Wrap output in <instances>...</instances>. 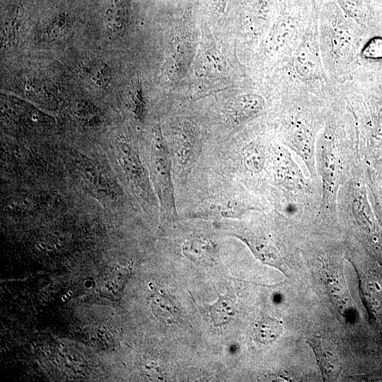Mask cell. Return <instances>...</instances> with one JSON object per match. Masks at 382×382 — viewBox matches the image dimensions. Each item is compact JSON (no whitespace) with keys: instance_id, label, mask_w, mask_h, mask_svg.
<instances>
[{"instance_id":"7402d4cb","label":"cell","mask_w":382,"mask_h":382,"mask_svg":"<svg viewBox=\"0 0 382 382\" xmlns=\"http://www.w3.org/2000/svg\"><path fill=\"white\" fill-rule=\"evenodd\" d=\"M337 5L351 20L358 23H363L364 11L360 0H337Z\"/></svg>"},{"instance_id":"9c48e42d","label":"cell","mask_w":382,"mask_h":382,"mask_svg":"<svg viewBox=\"0 0 382 382\" xmlns=\"http://www.w3.org/2000/svg\"><path fill=\"white\" fill-rule=\"evenodd\" d=\"M265 99L256 93H245L236 97L227 108V116L234 124L246 122L263 110Z\"/></svg>"},{"instance_id":"6da1fadb","label":"cell","mask_w":382,"mask_h":382,"mask_svg":"<svg viewBox=\"0 0 382 382\" xmlns=\"http://www.w3.org/2000/svg\"><path fill=\"white\" fill-rule=\"evenodd\" d=\"M354 22L339 6L326 4L318 21L319 43L322 61L330 81H338L349 71L355 54Z\"/></svg>"},{"instance_id":"2e32d148","label":"cell","mask_w":382,"mask_h":382,"mask_svg":"<svg viewBox=\"0 0 382 382\" xmlns=\"http://www.w3.org/2000/svg\"><path fill=\"white\" fill-rule=\"evenodd\" d=\"M192 130H183L178 137L175 158L183 167L190 166L197 153V137Z\"/></svg>"},{"instance_id":"5bb4252c","label":"cell","mask_w":382,"mask_h":382,"mask_svg":"<svg viewBox=\"0 0 382 382\" xmlns=\"http://www.w3.org/2000/svg\"><path fill=\"white\" fill-rule=\"evenodd\" d=\"M105 23L110 33L118 34L124 31L127 23V0H107Z\"/></svg>"},{"instance_id":"8fae6325","label":"cell","mask_w":382,"mask_h":382,"mask_svg":"<svg viewBox=\"0 0 382 382\" xmlns=\"http://www.w3.org/2000/svg\"><path fill=\"white\" fill-rule=\"evenodd\" d=\"M306 342L313 349L323 379L325 381L335 380L341 370V364L338 359L331 352L323 347L320 337H311Z\"/></svg>"},{"instance_id":"e0dca14e","label":"cell","mask_w":382,"mask_h":382,"mask_svg":"<svg viewBox=\"0 0 382 382\" xmlns=\"http://www.w3.org/2000/svg\"><path fill=\"white\" fill-rule=\"evenodd\" d=\"M245 168L253 173H259L265 166L266 156L263 146L256 141L245 144L241 151Z\"/></svg>"},{"instance_id":"ac0fdd59","label":"cell","mask_w":382,"mask_h":382,"mask_svg":"<svg viewBox=\"0 0 382 382\" xmlns=\"http://www.w3.org/2000/svg\"><path fill=\"white\" fill-rule=\"evenodd\" d=\"M282 323L275 318L265 317L255 325L253 336L260 344L269 345L277 340L282 332Z\"/></svg>"},{"instance_id":"9a60e30c","label":"cell","mask_w":382,"mask_h":382,"mask_svg":"<svg viewBox=\"0 0 382 382\" xmlns=\"http://www.w3.org/2000/svg\"><path fill=\"white\" fill-rule=\"evenodd\" d=\"M79 70L83 76L99 87H105L111 80V71L108 65L96 58L82 62Z\"/></svg>"},{"instance_id":"603a6c76","label":"cell","mask_w":382,"mask_h":382,"mask_svg":"<svg viewBox=\"0 0 382 382\" xmlns=\"http://www.w3.org/2000/svg\"><path fill=\"white\" fill-rule=\"evenodd\" d=\"M362 53L366 57H382V40H372L366 45Z\"/></svg>"},{"instance_id":"4fadbf2b","label":"cell","mask_w":382,"mask_h":382,"mask_svg":"<svg viewBox=\"0 0 382 382\" xmlns=\"http://www.w3.org/2000/svg\"><path fill=\"white\" fill-rule=\"evenodd\" d=\"M236 311V301L230 294H218V299L208 307V314L215 326L229 323Z\"/></svg>"},{"instance_id":"52a82bcc","label":"cell","mask_w":382,"mask_h":382,"mask_svg":"<svg viewBox=\"0 0 382 382\" xmlns=\"http://www.w3.org/2000/svg\"><path fill=\"white\" fill-rule=\"evenodd\" d=\"M274 175L277 183L283 189L294 193L303 192L309 187L308 180L284 149L277 151Z\"/></svg>"},{"instance_id":"277c9868","label":"cell","mask_w":382,"mask_h":382,"mask_svg":"<svg viewBox=\"0 0 382 382\" xmlns=\"http://www.w3.org/2000/svg\"><path fill=\"white\" fill-rule=\"evenodd\" d=\"M320 121L308 110L296 108L288 117L285 143L304 162L312 177L317 174L316 143Z\"/></svg>"},{"instance_id":"7c38bea8","label":"cell","mask_w":382,"mask_h":382,"mask_svg":"<svg viewBox=\"0 0 382 382\" xmlns=\"http://www.w3.org/2000/svg\"><path fill=\"white\" fill-rule=\"evenodd\" d=\"M151 309L154 316L166 324L176 323L180 314L170 296L163 291H156L151 298Z\"/></svg>"},{"instance_id":"ffe728a7","label":"cell","mask_w":382,"mask_h":382,"mask_svg":"<svg viewBox=\"0 0 382 382\" xmlns=\"http://www.w3.org/2000/svg\"><path fill=\"white\" fill-rule=\"evenodd\" d=\"M71 28L68 16L59 15L47 23L41 31L40 38L44 42L54 41L63 37Z\"/></svg>"},{"instance_id":"5b68a950","label":"cell","mask_w":382,"mask_h":382,"mask_svg":"<svg viewBox=\"0 0 382 382\" xmlns=\"http://www.w3.org/2000/svg\"><path fill=\"white\" fill-rule=\"evenodd\" d=\"M300 21L293 14L278 18L265 40V48L271 54L289 51L293 53L302 34Z\"/></svg>"},{"instance_id":"d6986e66","label":"cell","mask_w":382,"mask_h":382,"mask_svg":"<svg viewBox=\"0 0 382 382\" xmlns=\"http://www.w3.org/2000/svg\"><path fill=\"white\" fill-rule=\"evenodd\" d=\"M23 21V11L17 8L13 13L8 17L1 30L2 47L8 48L13 46L19 37L20 30Z\"/></svg>"},{"instance_id":"3957f363","label":"cell","mask_w":382,"mask_h":382,"mask_svg":"<svg viewBox=\"0 0 382 382\" xmlns=\"http://www.w3.org/2000/svg\"><path fill=\"white\" fill-rule=\"evenodd\" d=\"M336 127L333 120L326 122L316 143V169L321 178L320 209H336L337 195L341 182L342 162L338 151Z\"/></svg>"},{"instance_id":"ba28073f","label":"cell","mask_w":382,"mask_h":382,"mask_svg":"<svg viewBox=\"0 0 382 382\" xmlns=\"http://www.w3.org/2000/svg\"><path fill=\"white\" fill-rule=\"evenodd\" d=\"M262 263L274 267L284 275L289 276V270L279 250L265 238L250 234L238 236Z\"/></svg>"},{"instance_id":"7a4b0ae2","label":"cell","mask_w":382,"mask_h":382,"mask_svg":"<svg viewBox=\"0 0 382 382\" xmlns=\"http://www.w3.org/2000/svg\"><path fill=\"white\" fill-rule=\"evenodd\" d=\"M292 74L310 91L329 89L319 43L318 21H310L303 28L299 41L291 56Z\"/></svg>"},{"instance_id":"44dd1931","label":"cell","mask_w":382,"mask_h":382,"mask_svg":"<svg viewBox=\"0 0 382 382\" xmlns=\"http://www.w3.org/2000/svg\"><path fill=\"white\" fill-rule=\"evenodd\" d=\"M207 207L206 209L211 213H216L223 217L230 218H239L247 210L254 209L233 201L212 203Z\"/></svg>"},{"instance_id":"30bf717a","label":"cell","mask_w":382,"mask_h":382,"mask_svg":"<svg viewBox=\"0 0 382 382\" xmlns=\"http://www.w3.org/2000/svg\"><path fill=\"white\" fill-rule=\"evenodd\" d=\"M183 254L199 265H212L217 258V249L209 240L195 237L185 240L182 244Z\"/></svg>"},{"instance_id":"8992f818","label":"cell","mask_w":382,"mask_h":382,"mask_svg":"<svg viewBox=\"0 0 382 382\" xmlns=\"http://www.w3.org/2000/svg\"><path fill=\"white\" fill-rule=\"evenodd\" d=\"M160 133L159 129H156L154 139L158 154L155 160L154 173L158 185L163 209L168 216L174 219L176 210L170 179V161Z\"/></svg>"}]
</instances>
